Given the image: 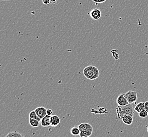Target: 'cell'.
Here are the masks:
<instances>
[{
    "mask_svg": "<svg viewBox=\"0 0 148 137\" xmlns=\"http://www.w3.org/2000/svg\"><path fill=\"white\" fill-rule=\"evenodd\" d=\"M1 1H9L10 0H1Z\"/></svg>",
    "mask_w": 148,
    "mask_h": 137,
    "instance_id": "obj_23",
    "label": "cell"
},
{
    "mask_svg": "<svg viewBox=\"0 0 148 137\" xmlns=\"http://www.w3.org/2000/svg\"><path fill=\"white\" fill-rule=\"evenodd\" d=\"M92 1L96 3H103L105 2L107 0H92Z\"/></svg>",
    "mask_w": 148,
    "mask_h": 137,
    "instance_id": "obj_19",
    "label": "cell"
},
{
    "mask_svg": "<svg viewBox=\"0 0 148 137\" xmlns=\"http://www.w3.org/2000/svg\"><path fill=\"white\" fill-rule=\"evenodd\" d=\"M102 13L101 11L98 9H92L90 12V16L94 20H98L101 17Z\"/></svg>",
    "mask_w": 148,
    "mask_h": 137,
    "instance_id": "obj_5",
    "label": "cell"
},
{
    "mask_svg": "<svg viewBox=\"0 0 148 137\" xmlns=\"http://www.w3.org/2000/svg\"><path fill=\"white\" fill-rule=\"evenodd\" d=\"M134 108L132 104H129L127 106L120 107L118 106L116 108L117 118L119 119H121V118L126 115H130L134 116Z\"/></svg>",
    "mask_w": 148,
    "mask_h": 137,
    "instance_id": "obj_2",
    "label": "cell"
},
{
    "mask_svg": "<svg viewBox=\"0 0 148 137\" xmlns=\"http://www.w3.org/2000/svg\"><path fill=\"white\" fill-rule=\"evenodd\" d=\"M5 137H25L24 136L19 132H11L6 136Z\"/></svg>",
    "mask_w": 148,
    "mask_h": 137,
    "instance_id": "obj_12",
    "label": "cell"
},
{
    "mask_svg": "<svg viewBox=\"0 0 148 137\" xmlns=\"http://www.w3.org/2000/svg\"><path fill=\"white\" fill-rule=\"evenodd\" d=\"M78 127L80 131H84V130H87L93 131L92 126L88 123H82L80 124L78 126Z\"/></svg>",
    "mask_w": 148,
    "mask_h": 137,
    "instance_id": "obj_8",
    "label": "cell"
},
{
    "mask_svg": "<svg viewBox=\"0 0 148 137\" xmlns=\"http://www.w3.org/2000/svg\"><path fill=\"white\" fill-rule=\"evenodd\" d=\"M42 2L44 4L48 5L50 4V0H42Z\"/></svg>",
    "mask_w": 148,
    "mask_h": 137,
    "instance_id": "obj_20",
    "label": "cell"
},
{
    "mask_svg": "<svg viewBox=\"0 0 148 137\" xmlns=\"http://www.w3.org/2000/svg\"><path fill=\"white\" fill-rule=\"evenodd\" d=\"M53 110L51 109H47V110H46V113H47V115H48V116H53L52 114H53Z\"/></svg>",
    "mask_w": 148,
    "mask_h": 137,
    "instance_id": "obj_18",
    "label": "cell"
},
{
    "mask_svg": "<svg viewBox=\"0 0 148 137\" xmlns=\"http://www.w3.org/2000/svg\"><path fill=\"white\" fill-rule=\"evenodd\" d=\"M71 133L72 135L76 136L78 135H79L80 133V131L79 129L78 128V127H73L71 130Z\"/></svg>",
    "mask_w": 148,
    "mask_h": 137,
    "instance_id": "obj_15",
    "label": "cell"
},
{
    "mask_svg": "<svg viewBox=\"0 0 148 137\" xmlns=\"http://www.w3.org/2000/svg\"><path fill=\"white\" fill-rule=\"evenodd\" d=\"M51 116H49L48 115H46L45 117L41 119L40 124L43 127H47L51 126Z\"/></svg>",
    "mask_w": 148,
    "mask_h": 137,
    "instance_id": "obj_9",
    "label": "cell"
},
{
    "mask_svg": "<svg viewBox=\"0 0 148 137\" xmlns=\"http://www.w3.org/2000/svg\"><path fill=\"white\" fill-rule=\"evenodd\" d=\"M134 109V110L139 113L141 111L145 110V102H139L137 103V105Z\"/></svg>",
    "mask_w": 148,
    "mask_h": 137,
    "instance_id": "obj_11",
    "label": "cell"
},
{
    "mask_svg": "<svg viewBox=\"0 0 148 137\" xmlns=\"http://www.w3.org/2000/svg\"><path fill=\"white\" fill-rule=\"evenodd\" d=\"M147 132H148V125L147 126Z\"/></svg>",
    "mask_w": 148,
    "mask_h": 137,
    "instance_id": "obj_24",
    "label": "cell"
},
{
    "mask_svg": "<svg viewBox=\"0 0 148 137\" xmlns=\"http://www.w3.org/2000/svg\"><path fill=\"white\" fill-rule=\"evenodd\" d=\"M46 110H47V109L45 107H38L35 110V111L38 117L40 118V119H42L47 115Z\"/></svg>",
    "mask_w": 148,
    "mask_h": 137,
    "instance_id": "obj_6",
    "label": "cell"
},
{
    "mask_svg": "<svg viewBox=\"0 0 148 137\" xmlns=\"http://www.w3.org/2000/svg\"><path fill=\"white\" fill-rule=\"evenodd\" d=\"M51 126L56 127L58 126L60 123V119L58 116L56 115H53L51 117Z\"/></svg>",
    "mask_w": 148,
    "mask_h": 137,
    "instance_id": "obj_7",
    "label": "cell"
},
{
    "mask_svg": "<svg viewBox=\"0 0 148 137\" xmlns=\"http://www.w3.org/2000/svg\"><path fill=\"white\" fill-rule=\"evenodd\" d=\"M57 0H50V3L51 4H55L57 3Z\"/></svg>",
    "mask_w": 148,
    "mask_h": 137,
    "instance_id": "obj_22",
    "label": "cell"
},
{
    "mask_svg": "<svg viewBox=\"0 0 148 137\" xmlns=\"http://www.w3.org/2000/svg\"><path fill=\"white\" fill-rule=\"evenodd\" d=\"M117 103L118 106L123 107V106L128 105L129 103L128 100L125 97V94H121L119 95L117 99Z\"/></svg>",
    "mask_w": 148,
    "mask_h": 137,
    "instance_id": "obj_4",
    "label": "cell"
},
{
    "mask_svg": "<svg viewBox=\"0 0 148 137\" xmlns=\"http://www.w3.org/2000/svg\"><path fill=\"white\" fill-rule=\"evenodd\" d=\"M88 137V136H85V137Z\"/></svg>",
    "mask_w": 148,
    "mask_h": 137,
    "instance_id": "obj_25",
    "label": "cell"
},
{
    "mask_svg": "<svg viewBox=\"0 0 148 137\" xmlns=\"http://www.w3.org/2000/svg\"><path fill=\"white\" fill-rule=\"evenodd\" d=\"M145 110L148 112V101L145 102Z\"/></svg>",
    "mask_w": 148,
    "mask_h": 137,
    "instance_id": "obj_21",
    "label": "cell"
},
{
    "mask_svg": "<svg viewBox=\"0 0 148 137\" xmlns=\"http://www.w3.org/2000/svg\"><path fill=\"white\" fill-rule=\"evenodd\" d=\"M125 97L128 100L129 104L136 102L138 100L137 92L130 90L125 94Z\"/></svg>",
    "mask_w": 148,
    "mask_h": 137,
    "instance_id": "obj_3",
    "label": "cell"
},
{
    "mask_svg": "<svg viewBox=\"0 0 148 137\" xmlns=\"http://www.w3.org/2000/svg\"><path fill=\"white\" fill-rule=\"evenodd\" d=\"M92 133V131L89 130L82 131H80V137H85V136L90 137V136H91Z\"/></svg>",
    "mask_w": 148,
    "mask_h": 137,
    "instance_id": "obj_14",
    "label": "cell"
},
{
    "mask_svg": "<svg viewBox=\"0 0 148 137\" xmlns=\"http://www.w3.org/2000/svg\"><path fill=\"white\" fill-rule=\"evenodd\" d=\"M29 118H32V119H36V120H38V121H40L41 119H40V118L38 117L35 111V110L33 111H32L29 114Z\"/></svg>",
    "mask_w": 148,
    "mask_h": 137,
    "instance_id": "obj_16",
    "label": "cell"
},
{
    "mask_svg": "<svg viewBox=\"0 0 148 137\" xmlns=\"http://www.w3.org/2000/svg\"><path fill=\"white\" fill-rule=\"evenodd\" d=\"M29 125L32 127H38L40 126V121L36 119H33L32 118H29Z\"/></svg>",
    "mask_w": 148,
    "mask_h": 137,
    "instance_id": "obj_13",
    "label": "cell"
},
{
    "mask_svg": "<svg viewBox=\"0 0 148 137\" xmlns=\"http://www.w3.org/2000/svg\"><path fill=\"white\" fill-rule=\"evenodd\" d=\"M148 112L145 110H143L139 113V116L142 118H145L148 117Z\"/></svg>",
    "mask_w": 148,
    "mask_h": 137,
    "instance_id": "obj_17",
    "label": "cell"
},
{
    "mask_svg": "<svg viewBox=\"0 0 148 137\" xmlns=\"http://www.w3.org/2000/svg\"><path fill=\"white\" fill-rule=\"evenodd\" d=\"M121 120L123 121V122L125 125H131L133 123L134 119H133V116L130 115H126L124 116L122 118Z\"/></svg>",
    "mask_w": 148,
    "mask_h": 137,
    "instance_id": "obj_10",
    "label": "cell"
},
{
    "mask_svg": "<svg viewBox=\"0 0 148 137\" xmlns=\"http://www.w3.org/2000/svg\"><path fill=\"white\" fill-rule=\"evenodd\" d=\"M84 76L89 80H96L99 77L100 72L96 66H86L83 70Z\"/></svg>",
    "mask_w": 148,
    "mask_h": 137,
    "instance_id": "obj_1",
    "label": "cell"
}]
</instances>
